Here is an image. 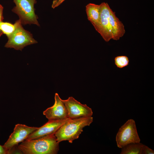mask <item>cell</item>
I'll list each match as a JSON object with an SVG mask.
<instances>
[{
	"label": "cell",
	"instance_id": "cell-5",
	"mask_svg": "<svg viewBox=\"0 0 154 154\" xmlns=\"http://www.w3.org/2000/svg\"><path fill=\"white\" fill-rule=\"evenodd\" d=\"M116 140L117 147L120 148L130 143L140 142L135 123L133 119H128L121 126L116 135Z\"/></svg>",
	"mask_w": 154,
	"mask_h": 154
},
{
	"label": "cell",
	"instance_id": "cell-16",
	"mask_svg": "<svg viewBox=\"0 0 154 154\" xmlns=\"http://www.w3.org/2000/svg\"><path fill=\"white\" fill-rule=\"evenodd\" d=\"M154 151L144 145L143 146L141 154H154Z\"/></svg>",
	"mask_w": 154,
	"mask_h": 154
},
{
	"label": "cell",
	"instance_id": "cell-18",
	"mask_svg": "<svg viewBox=\"0 0 154 154\" xmlns=\"http://www.w3.org/2000/svg\"><path fill=\"white\" fill-rule=\"evenodd\" d=\"M3 7L0 4V23L4 19L3 16ZM3 33L0 30V37L2 35Z\"/></svg>",
	"mask_w": 154,
	"mask_h": 154
},
{
	"label": "cell",
	"instance_id": "cell-7",
	"mask_svg": "<svg viewBox=\"0 0 154 154\" xmlns=\"http://www.w3.org/2000/svg\"><path fill=\"white\" fill-rule=\"evenodd\" d=\"M66 108L68 117L74 119L92 116L93 112L91 108L86 104H81L72 97L62 100Z\"/></svg>",
	"mask_w": 154,
	"mask_h": 154
},
{
	"label": "cell",
	"instance_id": "cell-2",
	"mask_svg": "<svg viewBox=\"0 0 154 154\" xmlns=\"http://www.w3.org/2000/svg\"><path fill=\"white\" fill-rule=\"evenodd\" d=\"M93 121L92 116L69 118L57 130L54 135L59 143L66 140L72 143L74 140L78 138L83 131V128L89 126Z\"/></svg>",
	"mask_w": 154,
	"mask_h": 154
},
{
	"label": "cell",
	"instance_id": "cell-10",
	"mask_svg": "<svg viewBox=\"0 0 154 154\" xmlns=\"http://www.w3.org/2000/svg\"><path fill=\"white\" fill-rule=\"evenodd\" d=\"M69 118L62 120H48V122L31 133L25 140L37 139L54 135L56 132Z\"/></svg>",
	"mask_w": 154,
	"mask_h": 154
},
{
	"label": "cell",
	"instance_id": "cell-19",
	"mask_svg": "<svg viewBox=\"0 0 154 154\" xmlns=\"http://www.w3.org/2000/svg\"><path fill=\"white\" fill-rule=\"evenodd\" d=\"M8 154V152L3 146L0 145V154Z\"/></svg>",
	"mask_w": 154,
	"mask_h": 154
},
{
	"label": "cell",
	"instance_id": "cell-12",
	"mask_svg": "<svg viewBox=\"0 0 154 154\" xmlns=\"http://www.w3.org/2000/svg\"><path fill=\"white\" fill-rule=\"evenodd\" d=\"M86 11L88 20L97 31L99 26L100 19V5L89 3L86 6Z\"/></svg>",
	"mask_w": 154,
	"mask_h": 154
},
{
	"label": "cell",
	"instance_id": "cell-4",
	"mask_svg": "<svg viewBox=\"0 0 154 154\" xmlns=\"http://www.w3.org/2000/svg\"><path fill=\"white\" fill-rule=\"evenodd\" d=\"M15 6L12 11L19 16L22 25L34 24L40 26L38 18L35 13L34 5L36 0H13Z\"/></svg>",
	"mask_w": 154,
	"mask_h": 154
},
{
	"label": "cell",
	"instance_id": "cell-8",
	"mask_svg": "<svg viewBox=\"0 0 154 154\" xmlns=\"http://www.w3.org/2000/svg\"><path fill=\"white\" fill-rule=\"evenodd\" d=\"M100 19L98 28L96 31L106 42L112 39V35L109 21L111 9L108 3L103 2L100 5Z\"/></svg>",
	"mask_w": 154,
	"mask_h": 154
},
{
	"label": "cell",
	"instance_id": "cell-1",
	"mask_svg": "<svg viewBox=\"0 0 154 154\" xmlns=\"http://www.w3.org/2000/svg\"><path fill=\"white\" fill-rule=\"evenodd\" d=\"M59 143L54 135L37 139L25 140L19 145V149L25 154H56Z\"/></svg>",
	"mask_w": 154,
	"mask_h": 154
},
{
	"label": "cell",
	"instance_id": "cell-14",
	"mask_svg": "<svg viewBox=\"0 0 154 154\" xmlns=\"http://www.w3.org/2000/svg\"><path fill=\"white\" fill-rule=\"evenodd\" d=\"M15 26L14 24L7 22L1 21L0 23V30L3 33L8 37L14 32Z\"/></svg>",
	"mask_w": 154,
	"mask_h": 154
},
{
	"label": "cell",
	"instance_id": "cell-6",
	"mask_svg": "<svg viewBox=\"0 0 154 154\" xmlns=\"http://www.w3.org/2000/svg\"><path fill=\"white\" fill-rule=\"evenodd\" d=\"M38 127L28 126L25 125L18 124L16 125L13 132L11 134L7 141L3 145L8 152L10 153L12 148L20 142L27 138Z\"/></svg>",
	"mask_w": 154,
	"mask_h": 154
},
{
	"label": "cell",
	"instance_id": "cell-3",
	"mask_svg": "<svg viewBox=\"0 0 154 154\" xmlns=\"http://www.w3.org/2000/svg\"><path fill=\"white\" fill-rule=\"evenodd\" d=\"M14 25L15 30L7 37L8 40L5 45V47L21 51L24 47L37 43L32 34L23 28L19 19L17 20Z\"/></svg>",
	"mask_w": 154,
	"mask_h": 154
},
{
	"label": "cell",
	"instance_id": "cell-13",
	"mask_svg": "<svg viewBox=\"0 0 154 154\" xmlns=\"http://www.w3.org/2000/svg\"><path fill=\"white\" fill-rule=\"evenodd\" d=\"M144 145L140 143L129 144L121 148L120 154H141Z\"/></svg>",
	"mask_w": 154,
	"mask_h": 154
},
{
	"label": "cell",
	"instance_id": "cell-11",
	"mask_svg": "<svg viewBox=\"0 0 154 154\" xmlns=\"http://www.w3.org/2000/svg\"><path fill=\"white\" fill-rule=\"evenodd\" d=\"M109 21L112 35V39L118 40L123 36L125 30L124 25L111 9L110 12Z\"/></svg>",
	"mask_w": 154,
	"mask_h": 154
},
{
	"label": "cell",
	"instance_id": "cell-15",
	"mask_svg": "<svg viewBox=\"0 0 154 154\" xmlns=\"http://www.w3.org/2000/svg\"><path fill=\"white\" fill-rule=\"evenodd\" d=\"M115 65L118 68H122L129 64V60L128 57L125 56H119L116 57L114 59Z\"/></svg>",
	"mask_w": 154,
	"mask_h": 154
},
{
	"label": "cell",
	"instance_id": "cell-9",
	"mask_svg": "<svg viewBox=\"0 0 154 154\" xmlns=\"http://www.w3.org/2000/svg\"><path fill=\"white\" fill-rule=\"evenodd\" d=\"M54 99L53 105L44 111L43 115L48 120H62L68 118L64 104L57 93L55 94Z\"/></svg>",
	"mask_w": 154,
	"mask_h": 154
},
{
	"label": "cell",
	"instance_id": "cell-17",
	"mask_svg": "<svg viewBox=\"0 0 154 154\" xmlns=\"http://www.w3.org/2000/svg\"><path fill=\"white\" fill-rule=\"evenodd\" d=\"M65 0H53L52 5V8L53 9L61 4Z\"/></svg>",
	"mask_w": 154,
	"mask_h": 154
}]
</instances>
